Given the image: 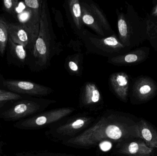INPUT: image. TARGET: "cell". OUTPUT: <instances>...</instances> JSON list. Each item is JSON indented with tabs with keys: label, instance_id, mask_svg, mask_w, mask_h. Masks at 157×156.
Segmentation results:
<instances>
[{
	"label": "cell",
	"instance_id": "cell-1",
	"mask_svg": "<svg viewBox=\"0 0 157 156\" xmlns=\"http://www.w3.org/2000/svg\"><path fill=\"white\" fill-rule=\"evenodd\" d=\"M132 137L139 138L137 123L125 117L110 115L101 117L82 133L67 140L66 144L90 147L104 140L122 142Z\"/></svg>",
	"mask_w": 157,
	"mask_h": 156
},
{
	"label": "cell",
	"instance_id": "cell-2",
	"mask_svg": "<svg viewBox=\"0 0 157 156\" xmlns=\"http://www.w3.org/2000/svg\"><path fill=\"white\" fill-rule=\"evenodd\" d=\"M126 3V13L116 10L118 38L124 45L131 49L148 40V24L147 17H141L133 5Z\"/></svg>",
	"mask_w": 157,
	"mask_h": 156
},
{
	"label": "cell",
	"instance_id": "cell-3",
	"mask_svg": "<svg viewBox=\"0 0 157 156\" xmlns=\"http://www.w3.org/2000/svg\"><path fill=\"white\" fill-rule=\"evenodd\" d=\"M54 38L48 4L47 1H42L39 32L33 50L37 64L41 67L48 66L55 54Z\"/></svg>",
	"mask_w": 157,
	"mask_h": 156
},
{
	"label": "cell",
	"instance_id": "cell-4",
	"mask_svg": "<svg viewBox=\"0 0 157 156\" xmlns=\"http://www.w3.org/2000/svg\"><path fill=\"white\" fill-rule=\"evenodd\" d=\"M80 37L88 51L108 58L131 51L122 44L115 34L107 37H100L83 29L80 32Z\"/></svg>",
	"mask_w": 157,
	"mask_h": 156
},
{
	"label": "cell",
	"instance_id": "cell-5",
	"mask_svg": "<svg viewBox=\"0 0 157 156\" xmlns=\"http://www.w3.org/2000/svg\"><path fill=\"white\" fill-rule=\"evenodd\" d=\"M42 3L40 0H25L19 2L16 10L20 24L28 34L29 45L32 48H34L39 32Z\"/></svg>",
	"mask_w": 157,
	"mask_h": 156
},
{
	"label": "cell",
	"instance_id": "cell-6",
	"mask_svg": "<svg viewBox=\"0 0 157 156\" xmlns=\"http://www.w3.org/2000/svg\"><path fill=\"white\" fill-rule=\"evenodd\" d=\"M74 110L73 108L54 109L17 121L13 126L19 130L38 129L61 120L72 113Z\"/></svg>",
	"mask_w": 157,
	"mask_h": 156
},
{
	"label": "cell",
	"instance_id": "cell-7",
	"mask_svg": "<svg viewBox=\"0 0 157 156\" xmlns=\"http://www.w3.org/2000/svg\"><path fill=\"white\" fill-rule=\"evenodd\" d=\"M55 102L46 100H23L16 103L9 109L4 111L0 114V117L6 121L17 122L40 111Z\"/></svg>",
	"mask_w": 157,
	"mask_h": 156
},
{
	"label": "cell",
	"instance_id": "cell-8",
	"mask_svg": "<svg viewBox=\"0 0 157 156\" xmlns=\"http://www.w3.org/2000/svg\"><path fill=\"white\" fill-rule=\"evenodd\" d=\"M130 92L132 103H145L156 96L157 83L149 76H139L133 80Z\"/></svg>",
	"mask_w": 157,
	"mask_h": 156
},
{
	"label": "cell",
	"instance_id": "cell-9",
	"mask_svg": "<svg viewBox=\"0 0 157 156\" xmlns=\"http://www.w3.org/2000/svg\"><path fill=\"white\" fill-rule=\"evenodd\" d=\"M3 85L14 93L31 96H47L53 92L51 88L31 82L16 80H5Z\"/></svg>",
	"mask_w": 157,
	"mask_h": 156
},
{
	"label": "cell",
	"instance_id": "cell-10",
	"mask_svg": "<svg viewBox=\"0 0 157 156\" xmlns=\"http://www.w3.org/2000/svg\"><path fill=\"white\" fill-rule=\"evenodd\" d=\"M148 47L138 48L125 54L108 58V62L117 66L136 65L144 62L150 55Z\"/></svg>",
	"mask_w": 157,
	"mask_h": 156
},
{
	"label": "cell",
	"instance_id": "cell-11",
	"mask_svg": "<svg viewBox=\"0 0 157 156\" xmlns=\"http://www.w3.org/2000/svg\"><path fill=\"white\" fill-rule=\"evenodd\" d=\"M109 84L116 96L121 100L126 102L130 91L129 75L122 71L113 73L110 76Z\"/></svg>",
	"mask_w": 157,
	"mask_h": 156
},
{
	"label": "cell",
	"instance_id": "cell-12",
	"mask_svg": "<svg viewBox=\"0 0 157 156\" xmlns=\"http://www.w3.org/2000/svg\"><path fill=\"white\" fill-rule=\"evenodd\" d=\"M102 101L101 94L97 85L88 82L83 86L80 94V103L87 107H93L100 104Z\"/></svg>",
	"mask_w": 157,
	"mask_h": 156
},
{
	"label": "cell",
	"instance_id": "cell-13",
	"mask_svg": "<svg viewBox=\"0 0 157 156\" xmlns=\"http://www.w3.org/2000/svg\"><path fill=\"white\" fill-rule=\"evenodd\" d=\"M154 149L149 147L142 140H136L124 144L119 153L130 156H150Z\"/></svg>",
	"mask_w": 157,
	"mask_h": 156
},
{
	"label": "cell",
	"instance_id": "cell-14",
	"mask_svg": "<svg viewBox=\"0 0 157 156\" xmlns=\"http://www.w3.org/2000/svg\"><path fill=\"white\" fill-rule=\"evenodd\" d=\"M91 119L87 117H80L59 126L55 133L60 136H69L76 134L87 126Z\"/></svg>",
	"mask_w": 157,
	"mask_h": 156
},
{
	"label": "cell",
	"instance_id": "cell-15",
	"mask_svg": "<svg viewBox=\"0 0 157 156\" xmlns=\"http://www.w3.org/2000/svg\"><path fill=\"white\" fill-rule=\"evenodd\" d=\"M139 138L149 147L157 148V130L151 124L142 119L137 122Z\"/></svg>",
	"mask_w": 157,
	"mask_h": 156
},
{
	"label": "cell",
	"instance_id": "cell-16",
	"mask_svg": "<svg viewBox=\"0 0 157 156\" xmlns=\"http://www.w3.org/2000/svg\"><path fill=\"white\" fill-rule=\"evenodd\" d=\"M83 24L90 27L101 37H106L107 34L91 12L86 1H80Z\"/></svg>",
	"mask_w": 157,
	"mask_h": 156
},
{
	"label": "cell",
	"instance_id": "cell-17",
	"mask_svg": "<svg viewBox=\"0 0 157 156\" xmlns=\"http://www.w3.org/2000/svg\"><path fill=\"white\" fill-rule=\"evenodd\" d=\"M7 27L9 36L15 43L25 48L29 45L28 34L21 25L7 22Z\"/></svg>",
	"mask_w": 157,
	"mask_h": 156
},
{
	"label": "cell",
	"instance_id": "cell-18",
	"mask_svg": "<svg viewBox=\"0 0 157 156\" xmlns=\"http://www.w3.org/2000/svg\"><path fill=\"white\" fill-rule=\"evenodd\" d=\"M86 2L88 4L93 15L101 25L107 35L109 34L111 36L114 34L105 14L99 6L91 0H88Z\"/></svg>",
	"mask_w": 157,
	"mask_h": 156
},
{
	"label": "cell",
	"instance_id": "cell-19",
	"mask_svg": "<svg viewBox=\"0 0 157 156\" xmlns=\"http://www.w3.org/2000/svg\"><path fill=\"white\" fill-rule=\"evenodd\" d=\"M69 9L75 27L78 30L82 31L84 25L82 20V9L80 1L71 0L69 2Z\"/></svg>",
	"mask_w": 157,
	"mask_h": 156
},
{
	"label": "cell",
	"instance_id": "cell-20",
	"mask_svg": "<svg viewBox=\"0 0 157 156\" xmlns=\"http://www.w3.org/2000/svg\"><path fill=\"white\" fill-rule=\"evenodd\" d=\"M147 18L148 29V40L152 47L157 51V18Z\"/></svg>",
	"mask_w": 157,
	"mask_h": 156
},
{
	"label": "cell",
	"instance_id": "cell-21",
	"mask_svg": "<svg viewBox=\"0 0 157 156\" xmlns=\"http://www.w3.org/2000/svg\"><path fill=\"white\" fill-rule=\"evenodd\" d=\"M8 30L7 27V22L3 16H0V54H4L5 50L8 41Z\"/></svg>",
	"mask_w": 157,
	"mask_h": 156
},
{
	"label": "cell",
	"instance_id": "cell-22",
	"mask_svg": "<svg viewBox=\"0 0 157 156\" xmlns=\"http://www.w3.org/2000/svg\"><path fill=\"white\" fill-rule=\"evenodd\" d=\"M8 42L12 54L17 59L24 62L26 57V51L25 47L21 45L15 43L9 36Z\"/></svg>",
	"mask_w": 157,
	"mask_h": 156
},
{
	"label": "cell",
	"instance_id": "cell-23",
	"mask_svg": "<svg viewBox=\"0 0 157 156\" xmlns=\"http://www.w3.org/2000/svg\"><path fill=\"white\" fill-rule=\"evenodd\" d=\"M21 98L22 97L19 94L0 89V103L9 101L16 100Z\"/></svg>",
	"mask_w": 157,
	"mask_h": 156
},
{
	"label": "cell",
	"instance_id": "cell-24",
	"mask_svg": "<svg viewBox=\"0 0 157 156\" xmlns=\"http://www.w3.org/2000/svg\"><path fill=\"white\" fill-rule=\"evenodd\" d=\"M4 9L10 14H16V10L19 2L17 0H4L3 1Z\"/></svg>",
	"mask_w": 157,
	"mask_h": 156
},
{
	"label": "cell",
	"instance_id": "cell-25",
	"mask_svg": "<svg viewBox=\"0 0 157 156\" xmlns=\"http://www.w3.org/2000/svg\"><path fill=\"white\" fill-rule=\"evenodd\" d=\"M99 147L101 151L107 152L112 148L113 144L111 141L109 140H104L98 143Z\"/></svg>",
	"mask_w": 157,
	"mask_h": 156
},
{
	"label": "cell",
	"instance_id": "cell-26",
	"mask_svg": "<svg viewBox=\"0 0 157 156\" xmlns=\"http://www.w3.org/2000/svg\"><path fill=\"white\" fill-rule=\"evenodd\" d=\"M68 67L70 70L74 73H78L79 67L78 63L74 60H71L69 61Z\"/></svg>",
	"mask_w": 157,
	"mask_h": 156
},
{
	"label": "cell",
	"instance_id": "cell-27",
	"mask_svg": "<svg viewBox=\"0 0 157 156\" xmlns=\"http://www.w3.org/2000/svg\"><path fill=\"white\" fill-rule=\"evenodd\" d=\"M147 17L151 19H157V3L154 6L151 10L149 14H147Z\"/></svg>",
	"mask_w": 157,
	"mask_h": 156
},
{
	"label": "cell",
	"instance_id": "cell-28",
	"mask_svg": "<svg viewBox=\"0 0 157 156\" xmlns=\"http://www.w3.org/2000/svg\"><path fill=\"white\" fill-rule=\"evenodd\" d=\"M5 143L2 141H0V155L2 154L3 152V147Z\"/></svg>",
	"mask_w": 157,
	"mask_h": 156
},
{
	"label": "cell",
	"instance_id": "cell-29",
	"mask_svg": "<svg viewBox=\"0 0 157 156\" xmlns=\"http://www.w3.org/2000/svg\"><path fill=\"white\" fill-rule=\"evenodd\" d=\"M0 103V108H2V107L3 106V105H4V103Z\"/></svg>",
	"mask_w": 157,
	"mask_h": 156
},
{
	"label": "cell",
	"instance_id": "cell-30",
	"mask_svg": "<svg viewBox=\"0 0 157 156\" xmlns=\"http://www.w3.org/2000/svg\"><path fill=\"white\" fill-rule=\"evenodd\" d=\"M0 156H1V155H0Z\"/></svg>",
	"mask_w": 157,
	"mask_h": 156
},
{
	"label": "cell",
	"instance_id": "cell-31",
	"mask_svg": "<svg viewBox=\"0 0 157 156\" xmlns=\"http://www.w3.org/2000/svg\"><path fill=\"white\" fill-rule=\"evenodd\" d=\"M0 126H1V124H0Z\"/></svg>",
	"mask_w": 157,
	"mask_h": 156
}]
</instances>
